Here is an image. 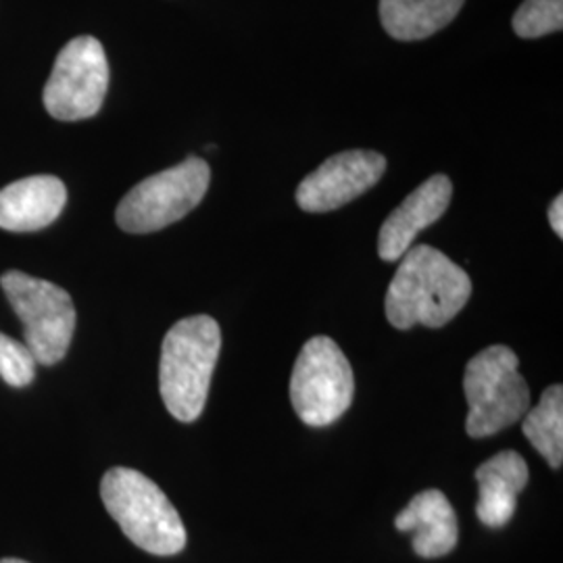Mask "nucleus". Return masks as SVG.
<instances>
[{"mask_svg":"<svg viewBox=\"0 0 563 563\" xmlns=\"http://www.w3.org/2000/svg\"><path fill=\"white\" fill-rule=\"evenodd\" d=\"M0 378L9 386L23 388L36 378V360L21 341L0 332Z\"/></svg>","mask_w":563,"mask_h":563,"instance_id":"obj_17","label":"nucleus"},{"mask_svg":"<svg viewBox=\"0 0 563 563\" xmlns=\"http://www.w3.org/2000/svg\"><path fill=\"white\" fill-rule=\"evenodd\" d=\"M399 532H413V551L423 560L449 555L457 547V516L444 493L430 488L416 495L397 516Z\"/></svg>","mask_w":563,"mask_h":563,"instance_id":"obj_12","label":"nucleus"},{"mask_svg":"<svg viewBox=\"0 0 563 563\" xmlns=\"http://www.w3.org/2000/svg\"><path fill=\"white\" fill-rule=\"evenodd\" d=\"M209 181V165L199 157H188L136 184L118 205L115 222L128 234L159 232L180 222L205 199Z\"/></svg>","mask_w":563,"mask_h":563,"instance_id":"obj_6","label":"nucleus"},{"mask_svg":"<svg viewBox=\"0 0 563 563\" xmlns=\"http://www.w3.org/2000/svg\"><path fill=\"white\" fill-rule=\"evenodd\" d=\"M472 297V280L434 246L409 249L386 292V318L397 330L441 328Z\"/></svg>","mask_w":563,"mask_h":563,"instance_id":"obj_1","label":"nucleus"},{"mask_svg":"<svg viewBox=\"0 0 563 563\" xmlns=\"http://www.w3.org/2000/svg\"><path fill=\"white\" fill-rule=\"evenodd\" d=\"M522 430L526 439L553 470L562 467L563 388L560 384L549 386L541 397V402L534 409L526 411Z\"/></svg>","mask_w":563,"mask_h":563,"instance_id":"obj_15","label":"nucleus"},{"mask_svg":"<svg viewBox=\"0 0 563 563\" xmlns=\"http://www.w3.org/2000/svg\"><path fill=\"white\" fill-rule=\"evenodd\" d=\"M67 188L55 176H30L0 190V228L7 232H38L60 216Z\"/></svg>","mask_w":563,"mask_h":563,"instance_id":"obj_11","label":"nucleus"},{"mask_svg":"<svg viewBox=\"0 0 563 563\" xmlns=\"http://www.w3.org/2000/svg\"><path fill=\"white\" fill-rule=\"evenodd\" d=\"M549 223L553 228V232L562 239L563 236V197L560 195L555 201L549 207Z\"/></svg>","mask_w":563,"mask_h":563,"instance_id":"obj_18","label":"nucleus"},{"mask_svg":"<svg viewBox=\"0 0 563 563\" xmlns=\"http://www.w3.org/2000/svg\"><path fill=\"white\" fill-rule=\"evenodd\" d=\"M451 197L453 184L443 174H437L418 186L383 223L378 236L380 260L399 262L411 249L416 236L443 218Z\"/></svg>","mask_w":563,"mask_h":563,"instance_id":"obj_10","label":"nucleus"},{"mask_svg":"<svg viewBox=\"0 0 563 563\" xmlns=\"http://www.w3.org/2000/svg\"><path fill=\"white\" fill-rule=\"evenodd\" d=\"M107 88L109 60L101 42L78 36L60 48L42 101L55 120H90L101 111Z\"/></svg>","mask_w":563,"mask_h":563,"instance_id":"obj_8","label":"nucleus"},{"mask_svg":"<svg viewBox=\"0 0 563 563\" xmlns=\"http://www.w3.org/2000/svg\"><path fill=\"white\" fill-rule=\"evenodd\" d=\"M0 286L23 323V344L41 365L59 363L76 332V307L67 290L53 282L7 272Z\"/></svg>","mask_w":563,"mask_h":563,"instance_id":"obj_5","label":"nucleus"},{"mask_svg":"<svg viewBox=\"0 0 563 563\" xmlns=\"http://www.w3.org/2000/svg\"><path fill=\"white\" fill-rule=\"evenodd\" d=\"M222 351L220 323L192 316L176 323L163 339L159 390L165 409L178 420H199L209 397L211 376Z\"/></svg>","mask_w":563,"mask_h":563,"instance_id":"obj_2","label":"nucleus"},{"mask_svg":"<svg viewBox=\"0 0 563 563\" xmlns=\"http://www.w3.org/2000/svg\"><path fill=\"white\" fill-rule=\"evenodd\" d=\"M514 32L520 38H541L563 27V0H526L514 15Z\"/></svg>","mask_w":563,"mask_h":563,"instance_id":"obj_16","label":"nucleus"},{"mask_svg":"<svg viewBox=\"0 0 563 563\" xmlns=\"http://www.w3.org/2000/svg\"><path fill=\"white\" fill-rule=\"evenodd\" d=\"M467 399L465 430L472 439H486L522 420L530 409V390L520 374L518 355L495 344L472 357L465 367Z\"/></svg>","mask_w":563,"mask_h":563,"instance_id":"obj_4","label":"nucleus"},{"mask_svg":"<svg viewBox=\"0 0 563 563\" xmlns=\"http://www.w3.org/2000/svg\"><path fill=\"white\" fill-rule=\"evenodd\" d=\"M102 504L123 534L151 555H176L186 547L178 509L157 484L132 467H111L101 483Z\"/></svg>","mask_w":563,"mask_h":563,"instance_id":"obj_3","label":"nucleus"},{"mask_svg":"<svg viewBox=\"0 0 563 563\" xmlns=\"http://www.w3.org/2000/svg\"><path fill=\"white\" fill-rule=\"evenodd\" d=\"M0 563H27V562H23V560H13V558H9V560H0Z\"/></svg>","mask_w":563,"mask_h":563,"instance_id":"obj_19","label":"nucleus"},{"mask_svg":"<svg viewBox=\"0 0 563 563\" xmlns=\"http://www.w3.org/2000/svg\"><path fill=\"white\" fill-rule=\"evenodd\" d=\"M465 0H380L384 30L397 41H422L457 18Z\"/></svg>","mask_w":563,"mask_h":563,"instance_id":"obj_14","label":"nucleus"},{"mask_svg":"<svg viewBox=\"0 0 563 563\" xmlns=\"http://www.w3.org/2000/svg\"><path fill=\"white\" fill-rule=\"evenodd\" d=\"M386 172L376 151H344L323 162L297 188V202L307 213H328L374 188Z\"/></svg>","mask_w":563,"mask_h":563,"instance_id":"obj_9","label":"nucleus"},{"mask_svg":"<svg viewBox=\"0 0 563 563\" xmlns=\"http://www.w3.org/2000/svg\"><path fill=\"white\" fill-rule=\"evenodd\" d=\"M476 516L488 528H504L518 507V495L528 484V465L516 451H501L476 470Z\"/></svg>","mask_w":563,"mask_h":563,"instance_id":"obj_13","label":"nucleus"},{"mask_svg":"<svg viewBox=\"0 0 563 563\" xmlns=\"http://www.w3.org/2000/svg\"><path fill=\"white\" fill-rule=\"evenodd\" d=\"M355 395V376L341 346L328 336L305 342L290 378V401L302 423L322 428L341 420Z\"/></svg>","mask_w":563,"mask_h":563,"instance_id":"obj_7","label":"nucleus"}]
</instances>
